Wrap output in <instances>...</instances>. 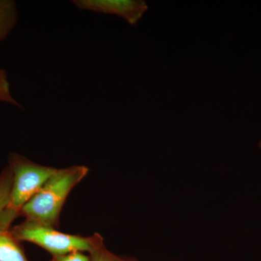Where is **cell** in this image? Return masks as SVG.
I'll return each instance as SVG.
<instances>
[{
  "label": "cell",
  "instance_id": "ba28073f",
  "mask_svg": "<svg viewBox=\"0 0 261 261\" xmlns=\"http://www.w3.org/2000/svg\"><path fill=\"white\" fill-rule=\"evenodd\" d=\"M91 261H120L121 259L110 253L103 244L102 237L99 233L94 234V242L92 250L89 251Z\"/></svg>",
  "mask_w": 261,
  "mask_h": 261
},
{
  "label": "cell",
  "instance_id": "6da1fadb",
  "mask_svg": "<svg viewBox=\"0 0 261 261\" xmlns=\"http://www.w3.org/2000/svg\"><path fill=\"white\" fill-rule=\"evenodd\" d=\"M88 173L89 168L84 166L57 168L42 188L23 206L20 216L55 227L58 224L67 197Z\"/></svg>",
  "mask_w": 261,
  "mask_h": 261
},
{
  "label": "cell",
  "instance_id": "3957f363",
  "mask_svg": "<svg viewBox=\"0 0 261 261\" xmlns=\"http://www.w3.org/2000/svg\"><path fill=\"white\" fill-rule=\"evenodd\" d=\"M12 234L18 242L35 244L56 255L73 252H89L92 250L94 234L89 238L68 234L47 225L25 219L21 224L10 228Z\"/></svg>",
  "mask_w": 261,
  "mask_h": 261
},
{
  "label": "cell",
  "instance_id": "7c38bea8",
  "mask_svg": "<svg viewBox=\"0 0 261 261\" xmlns=\"http://www.w3.org/2000/svg\"><path fill=\"white\" fill-rule=\"evenodd\" d=\"M120 261H124V260H120Z\"/></svg>",
  "mask_w": 261,
  "mask_h": 261
},
{
  "label": "cell",
  "instance_id": "8fae6325",
  "mask_svg": "<svg viewBox=\"0 0 261 261\" xmlns=\"http://www.w3.org/2000/svg\"><path fill=\"white\" fill-rule=\"evenodd\" d=\"M259 147H260V148L261 149V140L260 141V142H259Z\"/></svg>",
  "mask_w": 261,
  "mask_h": 261
},
{
  "label": "cell",
  "instance_id": "52a82bcc",
  "mask_svg": "<svg viewBox=\"0 0 261 261\" xmlns=\"http://www.w3.org/2000/svg\"><path fill=\"white\" fill-rule=\"evenodd\" d=\"M13 178V172L8 166L0 174V215L5 211L9 202Z\"/></svg>",
  "mask_w": 261,
  "mask_h": 261
},
{
  "label": "cell",
  "instance_id": "8992f818",
  "mask_svg": "<svg viewBox=\"0 0 261 261\" xmlns=\"http://www.w3.org/2000/svg\"><path fill=\"white\" fill-rule=\"evenodd\" d=\"M18 20L16 3L13 0H0V42L9 36Z\"/></svg>",
  "mask_w": 261,
  "mask_h": 261
},
{
  "label": "cell",
  "instance_id": "277c9868",
  "mask_svg": "<svg viewBox=\"0 0 261 261\" xmlns=\"http://www.w3.org/2000/svg\"><path fill=\"white\" fill-rule=\"evenodd\" d=\"M71 3L80 10L116 15L130 25H137L148 10L143 0H73Z\"/></svg>",
  "mask_w": 261,
  "mask_h": 261
},
{
  "label": "cell",
  "instance_id": "9c48e42d",
  "mask_svg": "<svg viewBox=\"0 0 261 261\" xmlns=\"http://www.w3.org/2000/svg\"><path fill=\"white\" fill-rule=\"evenodd\" d=\"M0 101L9 103V104L13 105L19 108H23L17 102L16 99H15L12 96L8 75H7L6 71L3 68H0Z\"/></svg>",
  "mask_w": 261,
  "mask_h": 261
},
{
  "label": "cell",
  "instance_id": "7a4b0ae2",
  "mask_svg": "<svg viewBox=\"0 0 261 261\" xmlns=\"http://www.w3.org/2000/svg\"><path fill=\"white\" fill-rule=\"evenodd\" d=\"M9 167L13 172V185L10 200L0 215V226L10 228L20 216L24 205L42 188L57 168L42 166L17 153L9 156Z\"/></svg>",
  "mask_w": 261,
  "mask_h": 261
},
{
  "label": "cell",
  "instance_id": "30bf717a",
  "mask_svg": "<svg viewBox=\"0 0 261 261\" xmlns=\"http://www.w3.org/2000/svg\"><path fill=\"white\" fill-rule=\"evenodd\" d=\"M53 261H91L90 256L86 255L83 252H73L65 255H56Z\"/></svg>",
  "mask_w": 261,
  "mask_h": 261
},
{
  "label": "cell",
  "instance_id": "5b68a950",
  "mask_svg": "<svg viewBox=\"0 0 261 261\" xmlns=\"http://www.w3.org/2000/svg\"><path fill=\"white\" fill-rule=\"evenodd\" d=\"M0 261H29L10 228L0 226Z\"/></svg>",
  "mask_w": 261,
  "mask_h": 261
}]
</instances>
